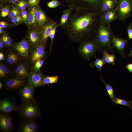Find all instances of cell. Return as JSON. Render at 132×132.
I'll list each match as a JSON object with an SVG mask.
<instances>
[{"label":"cell","mask_w":132,"mask_h":132,"mask_svg":"<svg viewBox=\"0 0 132 132\" xmlns=\"http://www.w3.org/2000/svg\"><path fill=\"white\" fill-rule=\"evenodd\" d=\"M130 72L132 73V63H129L125 67Z\"/></svg>","instance_id":"cell-45"},{"label":"cell","mask_w":132,"mask_h":132,"mask_svg":"<svg viewBox=\"0 0 132 132\" xmlns=\"http://www.w3.org/2000/svg\"><path fill=\"white\" fill-rule=\"evenodd\" d=\"M120 105L129 107L132 110V100L128 101L125 99L115 97L113 104Z\"/></svg>","instance_id":"cell-30"},{"label":"cell","mask_w":132,"mask_h":132,"mask_svg":"<svg viewBox=\"0 0 132 132\" xmlns=\"http://www.w3.org/2000/svg\"><path fill=\"white\" fill-rule=\"evenodd\" d=\"M6 47L4 43L0 40V51L3 52L5 50Z\"/></svg>","instance_id":"cell-43"},{"label":"cell","mask_w":132,"mask_h":132,"mask_svg":"<svg viewBox=\"0 0 132 132\" xmlns=\"http://www.w3.org/2000/svg\"><path fill=\"white\" fill-rule=\"evenodd\" d=\"M11 68L12 74L24 79H27L28 76L32 70L31 68L28 61L23 59Z\"/></svg>","instance_id":"cell-6"},{"label":"cell","mask_w":132,"mask_h":132,"mask_svg":"<svg viewBox=\"0 0 132 132\" xmlns=\"http://www.w3.org/2000/svg\"><path fill=\"white\" fill-rule=\"evenodd\" d=\"M21 15L23 19V22L27 25V18L28 14L25 10L21 11Z\"/></svg>","instance_id":"cell-40"},{"label":"cell","mask_w":132,"mask_h":132,"mask_svg":"<svg viewBox=\"0 0 132 132\" xmlns=\"http://www.w3.org/2000/svg\"><path fill=\"white\" fill-rule=\"evenodd\" d=\"M96 60L90 64V66L92 68L96 67L99 72H100L103 66L106 63L102 58L97 59L96 56L94 57Z\"/></svg>","instance_id":"cell-29"},{"label":"cell","mask_w":132,"mask_h":132,"mask_svg":"<svg viewBox=\"0 0 132 132\" xmlns=\"http://www.w3.org/2000/svg\"><path fill=\"white\" fill-rule=\"evenodd\" d=\"M11 19V23L14 25H17L23 22L22 17L21 15H20Z\"/></svg>","instance_id":"cell-37"},{"label":"cell","mask_w":132,"mask_h":132,"mask_svg":"<svg viewBox=\"0 0 132 132\" xmlns=\"http://www.w3.org/2000/svg\"><path fill=\"white\" fill-rule=\"evenodd\" d=\"M101 51L102 58L106 63L114 65L115 56L113 53L110 54L109 53L108 51L105 49L102 50Z\"/></svg>","instance_id":"cell-26"},{"label":"cell","mask_w":132,"mask_h":132,"mask_svg":"<svg viewBox=\"0 0 132 132\" xmlns=\"http://www.w3.org/2000/svg\"><path fill=\"white\" fill-rule=\"evenodd\" d=\"M11 73V67L5 64L3 61H0V80L3 81L10 76Z\"/></svg>","instance_id":"cell-24"},{"label":"cell","mask_w":132,"mask_h":132,"mask_svg":"<svg viewBox=\"0 0 132 132\" xmlns=\"http://www.w3.org/2000/svg\"><path fill=\"white\" fill-rule=\"evenodd\" d=\"M38 123L34 120H25L19 125L18 131L20 132H36L38 131Z\"/></svg>","instance_id":"cell-14"},{"label":"cell","mask_w":132,"mask_h":132,"mask_svg":"<svg viewBox=\"0 0 132 132\" xmlns=\"http://www.w3.org/2000/svg\"><path fill=\"white\" fill-rule=\"evenodd\" d=\"M32 47L26 36L19 42H14L12 48L21 56L22 59L27 60Z\"/></svg>","instance_id":"cell-9"},{"label":"cell","mask_w":132,"mask_h":132,"mask_svg":"<svg viewBox=\"0 0 132 132\" xmlns=\"http://www.w3.org/2000/svg\"><path fill=\"white\" fill-rule=\"evenodd\" d=\"M19 109L15 99L12 98H6L1 99L0 101V110L4 113L11 112Z\"/></svg>","instance_id":"cell-13"},{"label":"cell","mask_w":132,"mask_h":132,"mask_svg":"<svg viewBox=\"0 0 132 132\" xmlns=\"http://www.w3.org/2000/svg\"><path fill=\"white\" fill-rule=\"evenodd\" d=\"M96 11L90 9L73 8L69 18L62 28L69 39L81 43L89 40L96 20Z\"/></svg>","instance_id":"cell-1"},{"label":"cell","mask_w":132,"mask_h":132,"mask_svg":"<svg viewBox=\"0 0 132 132\" xmlns=\"http://www.w3.org/2000/svg\"><path fill=\"white\" fill-rule=\"evenodd\" d=\"M116 9H114L107 11L103 15L102 19L104 23H109L117 17Z\"/></svg>","instance_id":"cell-23"},{"label":"cell","mask_w":132,"mask_h":132,"mask_svg":"<svg viewBox=\"0 0 132 132\" xmlns=\"http://www.w3.org/2000/svg\"><path fill=\"white\" fill-rule=\"evenodd\" d=\"M27 7L32 8L38 6L40 0H27Z\"/></svg>","instance_id":"cell-38"},{"label":"cell","mask_w":132,"mask_h":132,"mask_svg":"<svg viewBox=\"0 0 132 132\" xmlns=\"http://www.w3.org/2000/svg\"><path fill=\"white\" fill-rule=\"evenodd\" d=\"M127 40L112 35L111 44L117 50L123 58H126V56L124 52V49L127 44Z\"/></svg>","instance_id":"cell-16"},{"label":"cell","mask_w":132,"mask_h":132,"mask_svg":"<svg viewBox=\"0 0 132 132\" xmlns=\"http://www.w3.org/2000/svg\"><path fill=\"white\" fill-rule=\"evenodd\" d=\"M2 81L7 89L16 91L28 83L27 79L20 78L11 73Z\"/></svg>","instance_id":"cell-8"},{"label":"cell","mask_w":132,"mask_h":132,"mask_svg":"<svg viewBox=\"0 0 132 132\" xmlns=\"http://www.w3.org/2000/svg\"><path fill=\"white\" fill-rule=\"evenodd\" d=\"M11 10L10 5L5 6L2 7L1 10L0 16L3 18L8 15Z\"/></svg>","instance_id":"cell-35"},{"label":"cell","mask_w":132,"mask_h":132,"mask_svg":"<svg viewBox=\"0 0 132 132\" xmlns=\"http://www.w3.org/2000/svg\"><path fill=\"white\" fill-rule=\"evenodd\" d=\"M0 40L4 43L6 48H12L14 42L10 36L6 33L1 37Z\"/></svg>","instance_id":"cell-27"},{"label":"cell","mask_w":132,"mask_h":132,"mask_svg":"<svg viewBox=\"0 0 132 132\" xmlns=\"http://www.w3.org/2000/svg\"><path fill=\"white\" fill-rule=\"evenodd\" d=\"M20 11L15 6L12 5L8 16L9 18L11 19L17 16L20 15Z\"/></svg>","instance_id":"cell-34"},{"label":"cell","mask_w":132,"mask_h":132,"mask_svg":"<svg viewBox=\"0 0 132 132\" xmlns=\"http://www.w3.org/2000/svg\"><path fill=\"white\" fill-rule=\"evenodd\" d=\"M5 0H0V1L1 2H5Z\"/></svg>","instance_id":"cell-50"},{"label":"cell","mask_w":132,"mask_h":132,"mask_svg":"<svg viewBox=\"0 0 132 132\" xmlns=\"http://www.w3.org/2000/svg\"><path fill=\"white\" fill-rule=\"evenodd\" d=\"M60 25L59 24H57L55 25L53 28L51 32L49 35V37L51 39V42L50 44V51H51V48L52 47L53 44V39L55 36V31L57 28Z\"/></svg>","instance_id":"cell-36"},{"label":"cell","mask_w":132,"mask_h":132,"mask_svg":"<svg viewBox=\"0 0 132 132\" xmlns=\"http://www.w3.org/2000/svg\"><path fill=\"white\" fill-rule=\"evenodd\" d=\"M80 43L78 51L80 55L86 60H89L92 57L96 56V53L102 50L94 39Z\"/></svg>","instance_id":"cell-4"},{"label":"cell","mask_w":132,"mask_h":132,"mask_svg":"<svg viewBox=\"0 0 132 132\" xmlns=\"http://www.w3.org/2000/svg\"><path fill=\"white\" fill-rule=\"evenodd\" d=\"M116 9L118 18L122 20L127 19L132 12V0H119Z\"/></svg>","instance_id":"cell-10"},{"label":"cell","mask_w":132,"mask_h":132,"mask_svg":"<svg viewBox=\"0 0 132 132\" xmlns=\"http://www.w3.org/2000/svg\"><path fill=\"white\" fill-rule=\"evenodd\" d=\"M3 84H2V83L1 82H0V89H1L2 86H3Z\"/></svg>","instance_id":"cell-49"},{"label":"cell","mask_w":132,"mask_h":132,"mask_svg":"<svg viewBox=\"0 0 132 132\" xmlns=\"http://www.w3.org/2000/svg\"><path fill=\"white\" fill-rule=\"evenodd\" d=\"M60 4V2L57 0H52L47 2V6L51 8H54L58 7Z\"/></svg>","instance_id":"cell-39"},{"label":"cell","mask_w":132,"mask_h":132,"mask_svg":"<svg viewBox=\"0 0 132 132\" xmlns=\"http://www.w3.org/2000/svg\"><path fill=\"white\" fill-rule=\"evenodd\" d=\"M3 53L5 60L3 61L11 67L22 59L20 55L12 48H6Z\"/></svg>","instance_id":"cell-11"},{"label":"cell","mask_w":132,"mask_h":132,"mask_svg":"<svg viewBox=\"0 0 132 132\" xmlns=\"http://www.w3.org/2000/svg\"><path fill=\"white\" fill-rule=\"evenodd\" d=\"M35 15L38 27L40 29L48 19L44 11L39 6L36 8Z\"/></svg>","instance_id":"cell-20"},{"label":"cell","mask_w":132,"mask_h":132,"mask_svg":"<svg viewBox=\"0 0 132 132\" xmlns=\"http://www.w3.org/2000/svg\"><path fill=\"white\" fill-rule=\"evenodd\" d=\"M44 76L41 71L35 72L32 70L27 78L28 83L35 88L42 86Z\"/></svg>","instance_id":"cell-15"},{"label":"cell","mask_w":132,"mask_h":132,"mask_svg":"<svg viewBox=\"0 0 132 132\" xmlns=\"http://www.w3.org/2000/svg\"><path fill=\"white\" fill-rule=\"evenodd\" d=\"M35 88L28 83L17 91L21 101L34 100L33 95Z\"/></svg>","instance_id":"cell-12"},{"label":"cell","mask_w":132,"mask_h":132,"mask_svg":"<svg viewBox=\"0 0 132 132\" xmlns=\"http://www.w3.org/2000/svg\"><path fill=\"white\" fill-rule=\"evenodd\" d=\"M69 7L90 9L96 11L101 0H64Z\"/></svg>","instance_id":"cell-7"},{"label":"cell","mask_w":132,"mask_h":132,"mask_svg":"<svg viewBox=\"0 0 132 132\" xmlns=\"http://www.w3.org/2000/svg\"><path fill=\"white\" fill-rule=\"evenodd\" d=\"M18 111L21 116L25 120H35L40 115L38 104L34 100L21 101Z\"/></svg>","instance_id":"cell-2"},{"label":"cell","mask_w":132,"mask_h":132,"mask_svg":"<svg viewBox=\"0 0 132 132\" xmlns=\"http://www.w3.org/2000/svg\"><path fill=\"white\" fill-rule=\"evenodd\" d=\"M14 6L20 11L25 10L27 7L28 4L27 0H20Z\"/></svg>","instance_id":"cell-33"},{"label":"cell","mask_w":132,"mask_h":132,"mask_svg":"<svg viewBox=\"0 0 132 132\" xmlns=\"http://www.w3.org/2000/svg\"><path fill=\"white\" fill-rule=\"evenodd\" d=\"M57 23L52 20H48L40 29L41 42H46L54 26Z\"/></svg>","instance_id":"cell-19"},{"label":"cell","mask_w":132,"mask_h":132,"mask_svg":"<svg viewBox=\"0 0 132 132\" xmlns=\"http://www.w3.org/2000/svg\"><path fill=\"white\" fill-rule=\"evenodd\" d=\"M59 77L58 76H44L43 81V86L45 84L55 83L57 82Z\"/></svg>","instance_id":"cell-31"},{"label":"cell","mask_w":132,"mask_h":132,"mask_svg":"<svg viewBox=\"0 0 132 132\" xmlns=\"http://www.w3.org/2000/svg\"><path fill=\"white\" fill-rule=\"evenodd\" d=\"M5 60V56L3 53L0 51V61H3Z\"/></svg>","instance_id":"cell-46"},{"label":"cell","mask_w":132,"mask_h":132,"mask_svg":"<svg viewBox=\"0 0 132 132\" xmlns=\"http://www.w3.org/2000/svg\"><path fill=\"white\" fill-rule=\"evenodd\" d=\"M8 24L7 22L4 21H0V28L3 29L7 27Z\"/></svg>","instance_id":"cell-42"},{"label":"cell","mask_w":132,"mask_h":132,"mask_svg":"<svg viewBox=\"0 0 132 132\" xmlns=\"http://www.w3.org/2000/svg\"><path fill=\"white\" fill-rule=\"evenodd\" d=\"M26 36L32 47L36 45L41 41L40 29L37 27L31 28Z\"/></svg>","instance_id":"cell-17"},{"label":"cell","mask_w":132,"mask_h":132,"mask_svg":"<svg viewBox=\"0 0 132 132\" xmlns=\"http://www.w3.org/2000/svg\"><path fill=\"white\" fill-rule=\"evenodd\" d=\"M13 123L11 117L6 113L1 114L0 115V128L3 132L11 131L13 128Z\"/></svg>","instance_id":"cell-18"},{"label":"cell","mask_w":132,"mask_h":132,"mask_svg":"<svg viewBox=\"0 0 132 132\" xmlns=\"http://www.w3.org/2000/svg\"><path fill=\"white\" fill-rule=\"evenodd\" d=\"M72 8L69 7L68 9H64L62 15L60 20L59 25L62 28L65 26L70 17Z\"/></svg>","instance_id":"cell-25"},{"label":"cell","mask_w":132,"mask_h":132,"mask_svg":"<svg viewBox=\"0 0 132 132\" xmlns=\"http://www.w3.org/2000/svg\"><path fill=\"white\" fill-rule=\"evenodd\" d=\"M36 7L31 8L28 14L27 18V26L29 28L37 27L38 26L35 15V10Z\"/></svg>","instance_id":"cell-21"},{"label":"cell","mask_w":132,"mask_h":132,"mask_svg":"<svg viewBox=\"0 0 132 132\" xmlns=\"http://www.w3.org/2000/svg\"><path fill=\"white\" fill-rule=\"evenodd\" d=\"M117 3L116 0H102L100 5V11L105 12L113 9Z\"/></svg>","instance_id":"cell-22"},{"label":"cell","mask_w":132,"mask_h":132,"mask_svg":"<svg viewBox=\"0 0 132 132\" xmlns=\"http://www.w3.org/2000/svg\"><path fill=\"white\" fill-rule=\"evenodd\" d=\"M132 24H129L127 28L128 37L129 39H132Z\"/></svg>","instance_id":"cell-41"},{"label":"cell","mask_w":132,"mask_h":132,"mask_svg":"<svg viewBox=\"0 0 132 132\" xmlns=\"http://www.w3.org/2000/svg\"><path fill=\"white\" fill-rule=\"evenodd\" d=\"M129 57L132 56V49L129 55Z\"/></svg>","instance_id":"cell-48"},{"label":"cell","mask_w":132,"mask_h":132,"mask_svg":"<svg viewBox=\"0 0 132 132\" xmlns=\"http://www.w3.org/2000/svg\"><path fill=\"white\" fill-rule=\"evenodd\" d=\"M46 58L38 60L34 64L32 67V70L35 72L40 71V69Z\"/></svg>","instance_id":"cell-32"},{"label":"cell","mask_w":132,"mask_h":132,"mask_svg":"<svg viewBox=\"0 0 132 132\" xmlns=\"http://www.w3.org/2000/svg\"><path fill=\"white\" fill-rule=\"evenodd\" d=\"M46 42H41L32 47L27 61L31 68L36 61L46 58L45 47Z\"/></svg>","instance_id":"cell-5"},{"label":"cell","mask_w":132,"mask_h":132,"mask_svg":"<svg viewBox=\"0 0 132 132\" xmlns=\"http://www.w3.org/2000/svg\"><path fill=\"white\" fill-rule=\"evenodd\" d=\"M5 33V31L2 29L0 28V34H4Z\"/></svg>","instance_id":"cell-47"},{"label":"cell","mask_w":132,"mask_h":132,"mask_svg":"<svg viewBox=\"0 0 132 132\" xmlns=\"http://www.w3.org/2000/svg\"><path fill=\"white\" fill-rule=\"evenodd\" d=\"M101 78L102 81L104 83L105 87L107 93L112 101L113 104L114 99L115 97L114 94V90L111 85L106 83L103 79L101 76Z\"/></svg>","instance_id":"cell-28"},{"label":"cell","mask_w":132,"mask_h":132,"mask_svg":"<svg viewBox=\"0 0 132 132\" xmlns=\"http://www.w3.org/2000/svg\"><path fill=\"white\" fill-rule=\"evenodd\" d=\"M20 0H5V2H7L10 3L12 5L14 6Z\"/></svg>","instance_id":"cell-44"},{"label":"cell","mask_w":132,"mask_h":132,"mask_svg":"<svg viewBox=\"0 0 132 132\" xmlns=\"http://www.w3.org/2000/svg\"><path fill=\"white\" fill-rule=\"evenodd\" d=\"M111 36L110 29L103 23L100 24L94 39L101 48H103L113 53L111 46Z\"/></svg>","instance_id":"cell-3"}]
</instances>
